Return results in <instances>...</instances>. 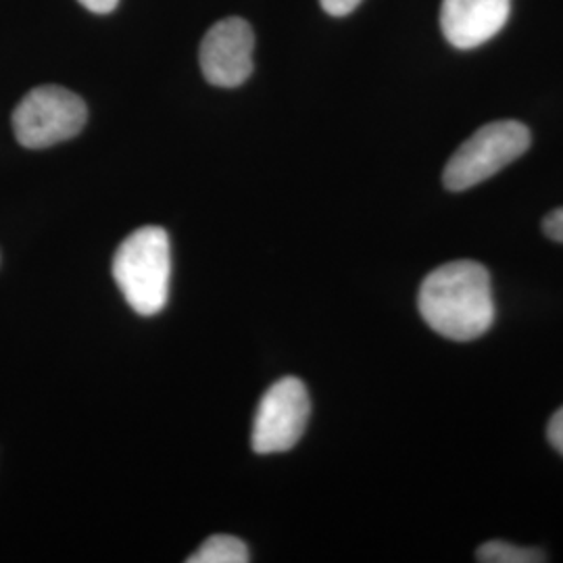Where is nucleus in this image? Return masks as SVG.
<instances>
[{
  "instance_id": "7ed1b4c3",
  "label": "nucleus",
  "mask_w": 563,
  "mask_h": 563,
  "mask_svg": "<svg viewBox=\"0 0 563 563\" xmlns=\"http://www.w3.org/2000/svg\"><path fill=\"white\" fill-rule=\"evenodd\" d=\"M530 130L522 121H493L474 132L444 167V186L453 192L470 190L520 159L530 148Z\"/></svg>"
},
{
  "instance_id": "ddd939ff",
  "label": "nucleus",
  "mask_w": 563,
  "mask_h": 563,
  "mask_svg": "<svg viewBox=\"0 0 563 563\" xmlns=\"http://www.w3.org/2000/svg\"><path fill=\"white\" fill-rule=\"evenodd\" d=\"M78 2L81 7H86L90 13H97V15H109L120 4V0H78Z\"/></svg>"
},
{
  "instance_id": "39448f33",
  "label": "nucleus",
  "mask_w": 563,
  "mask_h": 563,
  "mask_svg": "<svg viewBox=\"0 0 563 563\" xmlns=\"http://www.w3.org/2000/svg\"><path fill=\"white\" fill-rule=\"evenodd\" d=\"M311 416L309 393L302 380L286 376L272 384L260 401L251 444L260 455L284 453L301 441Z\"/></svg>"
},
{
  "instance_id": "0eeeda50",
  "label": "nucleus",
  "mask_w": 563,
  "mask_h": 563,
  "mask_svg": "<svg viewBox=\"0 0 563 563\" xmlns=\"http://www.w3.org/2000/svg\"><path fill=\"white\" fill-rule=\"evenodd\" d=\"M511 13V0H443L444 38L460 51H472L495 38Z\"/></svg>"
},
{
  "instance_id": "f257e3e1",
  "label": "nucleus",
  "mask_w": 563,
  "mask_h": 563,
  "mask_svg": "<svg viewBox=\"0 0 563 563\" xmlns=\"http://www.w3.org/2000/svg\"><path fill=\"white\" fill-rule=\"evenodd\" d=\"M418 307L428 328L444 339H481L495 322L490 274L476 262L444 263L426 276Z\"/></svg>"
},
{
  "instance_id": "1a4fd4ad",
  "label": "nucleus",
  "mask_w": 563,
  "mask_h": 563,
  "mask_svg": "<svg viewBox=\"0 0 563 563\" xmlns=\"http://www.w3.org/2000/svg\"><path fill=\"white\" fill-rule=\"evenodd\" d=\"M476 560L483 563H541L547 562V555L539 549H526L505 541H488L484 543Z\"/></svg>"
},
{
  "instance_id": "20e7f679",
  "label": "nucleus",
  "mask_w": 563,
  "mask_h": 563,
  "mask_svg": "<svg viewBox=\"0 0 563 563\" xmlns=\"http://www.w3.org/2000/svg\"><path fill=\"white\" fill-rule=\"evenodd\" d=\"M88 121V107L63 86L30 90L13 111V132L25 148H48L71 141Z\"/></svg>"
},
{
  "instance_id": "423d86ee",
  "label": "nucleus",
  "mask_w": 563,
  "mask_h": 563,
  "mask_svg": "<svg viewBox=\"0 0 563 563\" xmlns=\"http://www.w3.org/2000/svg\"><path fill=\"white\" fill-rule=\"evenodd\" d=\"M255 34L249 21L225 18L218 21L201 42L205 80L218 88H236L253 74Z\"/></svg>"
},
{
  "instance_id": "f8f14e48",
  "label": "nucleus",
  "mask_w": 563,
  "mask_h": 563,
  "mask_svg": "<svg viewBox=\"0 0 563 563\" xmlns=\"http://www.w3.org/2000/svg\"><path fill=\"white\" fill-rule=\"evenodd\" d=\"M543 230L551 241L563 242V207L544 218Z\"/></svg>"
},
{
  "instance_id": "9b49d317",
  "label": "nucleus",
  "mask_w": 563,
  "mask_h": 563,
  "mask_svg": "<svg viewBox=\"0 0 563 563\" xmlns=\"http://www.w3.org/2000/svg\"><path fill=\"white\" fill-rule=\"evenodd\" d=\"M320 2H322L323 11L330 13L332 18H344L362 4V0H320Z\"/></svg>"
},
{
  "instance_id": "f03ea898",
  "label": "nucleus",
  "mask_w": 563,
  "mask_h": 563,
  "mask_svg": "<svg viewBox=\"0 0 563 563\" xmlns=\"http://www.w3.org/2000/svg\"><path fill=\"white\" fill-rule=\"evenodd\" d=\"M113 278L123 299L144 318L162 313L172 284V244L159 225L132 232L113 257Z\"/></svg>"
},
{
  "instance_id": "6e6552de",
  "label": "nucleus",
  "mask_w": 563,
  "mask_h": 563,
  "mask_svg": "<svg viewBox=\"0 0 563 563\" xmlns=\"http://www.w3.org/2000/svg\"><path fill=\"white\" fill-rule=\"evenodd\" d=\"M249 549L241 539L230 534L209 537L205 543L186 560L188 563H246Z\"/></svg>"
},
{
  "instance_id": "9d476101",
  "label": "nucleus",
  "mask_w": 563,
  "mask_h": 563,
  "mask_svg": "<svg viewBox=\"0 0 563 563\" xmlns=\"http://www.w3.org/2000/svg\"><path fill=\"white\" fill-rule=\"evenodd\" d=\"M547 439L551 446L563 455V407L553 413L551 422L547 426Z\"/></svg>"
}]
</instances>
